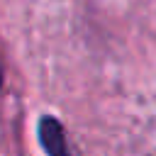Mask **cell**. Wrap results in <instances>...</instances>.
Here are the masks:
<instances>
[{
	"instance_id": "obj_1",
	"label": "cell",
	"mask_w": 156,
	"mask_h": 156,
	"mask_svg": "<svg viewBox=\"0 0 156 156\" xmlns=\"http://www.w3.org/2000/svg\"><path fill=\"white\" fill-rule=\"evenodd\" d=\"M39 144L41 149L46 151V156H73L71 146H68V136H66V129L63 124L51 117V115H44L39 119Z\"/></svg>"
},
{
	"instance_id": "obj_2",
	"label": "cell",
	"mask_w": 156,
	"mask_h": 156,
	"mask_svg": "<svg viewBox=\"0 0 156 156\" xmlns=\"http://www.w3.org/2000/svg\"><path fill=\"white\" fill-rule=\"evenodd\" d=\"M0 85H2V66H0Z\"/></svg>"
}]
</instances>
